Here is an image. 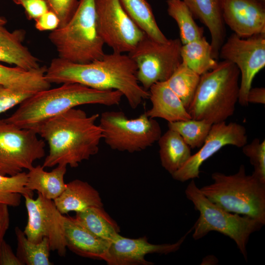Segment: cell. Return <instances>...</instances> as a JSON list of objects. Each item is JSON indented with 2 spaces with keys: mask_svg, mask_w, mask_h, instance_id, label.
Wrapping results in <instances>:
<instances>
[{
  "mask_svg": "<svg viewBox=\"0 0 265 265\" xmlns=\"http://www.w3.org/2000/svg\"><path fill=\"white\" fill-rule=\"evenodd\" d=\"M137 67L129 55L113 52L87 63H77L60 58L53 59L45 74L50 83H78L101 90H116L126 97L132 109L149 97L139 83Z\"/></svg>",
  "mask_w": 265,
  "mask_h": 265,
  "instance_id": "cell-1",
  "label": "cell"
},
{
  "mask_svg": "<svg viewBox=\"0 0 265 265\" xmlns=\"http://www.w3.org/2000/svg\"><path fill=\"white\" fill-rule=\"evenodd\" d=\"M98 113L88 116L75 107L44 121L34 130L48 143L43 166L61 165L74 168L99 151L102 131Z\"/></svg>",
  "mask_w": 265,
  "mask_h": 265,
  "instance_id": "cell-2",
  "label": "cell"
},
{
  "mask_svg": "<svg viewBox=\"0 0 265 265\" xmlns=\"http://www.w3.org/2000/svg\"><path fill=\"white\" fill-rule=\"evenodd\" d=\"M123 97L118 90H101L78 83H65L33 94L4 120L21 129H34L47 119L76 106L87 104L118 105Z\"/></svg>",
  "mask_w": 265,
  "mask_h": 265,
  "instance_id": "cell-3",
  "label": "cell"
},
{
  "mask_svg": "<svg viewBox=\"0 0 265 265\" xmlns=\"http://www.w3.org/2000/svg\"><path fill=\"white\" fill-rule=\"evenodd\" d=\"M239 76L237 65L224 60L201 75L187 108L191 118L214 124L226 121L232 116L238 102Z\"/></svg>",
  "mask_w": 265,
  "mask_h": 265,
  "instance_id": "cell-4",
  "label": "cell"
},
{
  "mask_svg": "<svg viewBox=\"0 0 265 265\" xmlns=\"http://www.w3.org/2000/svg\"><path fill=\"white\" fill-rule=\"evenodd\" d=\"M213 183L200 188L212 202L226 211L252 217L265 224V184L253 174L247 175L241 164L238 171L227 175L212 174Z\"/></svg>",
  "mask_w": 265,
  "mask_h": 265,
  "instance_id": "cell-5",
  "label": "cell"
},
{
  "mask_svg": "<svg viewBox=\"0 0 265 265\" xmlns=\"http://www.w3.org/2000/svg\"><path fill=\"white\" fill-rule=\"evenodd\" d=\"M48 37L58 57L70 62L87 63L106 54L97 30L95 0H80L68 22L52 31Z\"/></svg>",
  "mask_w": 265,
  "mask_h": 265,
  "instance_id": "cell-6",
  "label": "cell"
},
{
  "mask_svg": "<svg viewBox=\"0 0 265 265\" xmlns=\"http://www.w3.org/2000/svg\"><path fill=\"white\" fill-rule=\"evenodd\" d=\"M185 194L199 212L193 227V238L198 240L211 231L219 232L233 239L247 260L249 237L264 225L252 217L228 212L213 203L202 193L193 179L187 186Z\"/></svg>",
  "mask_w": 265,
  "mask_h": 265,
  "instance_id": "cell-7",
  "label": "cell"
},
{
  "mask_svg": "<svg viewBox=\"0 0 265 265\" xmlns=\"http://www.w3.org/2000/svg\"><path fill=\"white\" fill-rule=\"evenodd\" d=\"M99 125L103 139L111 149L134 153L141 151L158 141L161 135L159 123L146 112L128 119L121 111H107L100 117Z\"/></svg>",
  "mask_w": 265,
  "mask_h": 265,
  "instance_id": "cell-8",
  "label": "cell"
},
{
  "mask_svg": "<svg viewBox=\"0 0 265 265\" xmlns=\"http://www.w3.org/2000/svg\"><path fill=\"white\" fill-rule=\"evenodd\" d=\"M179 38L164 43L156 41L146 35L129 53L137 67L140 84L148 91L158 82L167 81L182 63Z\"/></svg>",
  "mask_w": 265,
  "mask_h": 265,
  "instance_id": "cell-9",
  "label": "cell"
},
{
  "mask_svg": "<svg viewBox=\"0 0 265 265\" xmlns=\"http://www.w3.org/2000/svg\"><path fill=\"white\" fill-rule=\"evenodd\" d=\"M33 129H21L0 118V174L13 176L30 170L45 154L44 141Z\"/></svg>",
  "mask_w": 265,
  "mask_h": 265,
  "instance_id": "cell-10",
  "label": "cell"
},
{
  "mask_svg": "<svg viewBox=\"0 0 265 265\" xmlns=\"http://www.w3.org/2000/svg\"><path fill=\"white\" fill-rule=\"evenodd\" d=\"M96 24L104 44L113 52L132 51L144 37V32L132 21L119 0H95Z\"/></svg>",
  "mask_w": 265,
  "mask_h": 265,
  "instance_id": "cell-11",
  "label": "cell"
},
{
  "mask_svg": "<svg viewBox=\"0 0 265 265\" xmlns=\"http://www.w3.org/2000/svg\"><path fill=\"white\" fill-rule=\"evenodd\" d=\"M219 58L237 65L241 76L238 103L248 105L249 90L256 75L265 66V33L241 38L232 34L219 52Z\"/></svg>",
  "mask_w": 265,
  "mask_h": 265,
  "instance_id": "cell-12",
  "label": "cell"
},
{
  "mask_svg": "<svg viewBox=\"0 0 265 265\" xmlns=\"http://www.w3.org/2000/svg\"><path fill=\"white\" fill-rule=\"evenodd\" d=\"M28 219L24 232L27 238L34 243L44 238L49 242L51 250L59 256H65L66 245L64 233V216L55 206L53 200L38 193L35 199L24 196Z\"/></svg>",
  "mask_w": 265,
  "mask_h": 265,
  "instance_id": "cell-13",
  "label": "cell"
},
{
  "mask_svg": "<svg viewBox=\"0 0 265 265\" xmlns=\"http://www.w3.org/2000/svg\"><path fill=\"white\" fill-rule=\"evenodd\" d=\"M247 138L245 128L240 124L224 121L212 124L200 149L172 177L182 182L199 178L200 167L206 160L226 145L242 147Z\"/></svg>",
  "mask_w": 265,
  "mask_h": 265,
  "instance_id": "cell-14",
  "label": "cell"
},
{
  "mask_svg": "<svg viewBox=\"0 0 265 265\" xmlns=\"http://www.w3.org/2000/svg\"><path fill=\"white\" fill-rule=\"evenodd\" d=\"M188 232H187L188 233ZM174 243L154 244L146 236L131 238L118 235L108 245L104 261L108 265H151L145 260L149 254H167L178 250L187 234Z\"/></svg>",
  "mask_w": 265,
  "mask_h": 265,
  "instance_id": "cell-15",
  "label": "cell"
},
{
  "mask_svg": "<svg viewBox=\"0 0 265 265\" xmlns=\"http://www.w3.org/2000/svg\"><path fill=\"white\" fill-rule=\"evenodd\" d=\"M222 16L236 35L247 38L265 33V2L259 0H222Z\"/></svg>",
  "mask_w": 265,
  "mask_h": 265,
  "instance_id": "cell-16",
  "label": "cell"
},
{
  "mask_svg": "<svg viewBox=\"0 0 265 265\" xmlns=\"http://www.w3.org/2000/svg\"><path fill=\"white\" fill-rule=\"evenodd\" d=\"M64 233L66 247L72 252L104 261L110 242L93 234L75 217L64 216Z\"/></svg>",
  "mask_w": 265,
  "mask_h": 265,
  "instance_id": "cell-17",
  "label": "cell"
},
{
  "mask_svg": "<svg viewBox=\"0 0 265 265\" xmlns=\"http://www.w3.org/2000/svg\"><path fill=\"white\" fill-rule=\"evenodd\" d=\"M194 18L200 21L209 29L212 57L217 60L219 52L226 37L225 24L222 16V0H182Z\"/></svg>",
  "mask_w": 265,
  "mask_h": 265,
  "instance_id": "cell-18",
  "label": "cell"
},
{
  "mask_svg": "<svg viewBox=\"0 0 265 265\" xmlns=\"http://www.w3.org/2000/svg\"><path fill=\"white\" fill-rule=\"evenodd\" d=\"M152 107L146 113L150 118L174 122L191 119L186 108L166 81L158 82L149 89Z\"/></svg>",
  "mask_w": 265,
  "mask_h": 265,
  "instance_id": "cell-19",
  "label": "cell"
},
{
  "mask_svg": "<svg viewBox=\"0 0 265 265\" xmlns=\"http://www.w3.org/2000/svg\"><path fill=\"white\" fill-rule=\"evenodd\" d=\"M26 34L23 29L10 32L4 26L0 28V62L27 70L40 66L38 58L23 44Z\"/></svg>",
  "mask_w": 265,
  "mask_h": 265,
  "instance_id": "cell-20",
  "label": "cell"
},
{
  "mask_svg": "<svg viewBox=\"0 0 265 265\" xmlns=\"http://www.w3.org/2000/svg\"><path fill=\"white\" fill-rule=\"evenodd\" d=\"M62 214L79 212L92 207H103L98 191L87 182L76 179L68 184L61 194L53 200Z\"/></svg>",
  "mask_w": 265,
  "mask_h": 265,
  "instance_id": "cell-21",
  "label": "cell"
},
{
  "mask_svg": "<svg viewBox=\"0 0 265 265\" xmlns=\"http://www.w3.org/2000/svg\"><path fill=\"white\" fill-rule=\"evenodd\" d=\"M47 67L25 70L15 66L10 67L0 64V85L24 92L35 94L47 89L51 83L45 78Z\"/></svg>",
  "mask_w": 265,
  "mask_h": 265,
  "instance_id": "cell-22",
  "label": "cell"
},
{
  "mask_svg": "<svg viewBox=\"0 0 265 265\" xmlns=\"http://www.w3.org/2000/svg\"><path fill=\"white\" fill-rule=\"evenodd\" d=\"M41 165L33 166L27 174L26 187L36 190L45 198L52 200L58 197L66 186L64 177L66 166L58 165L51 171L44 170Z\"/></svg>",
  "mask_w": 265,
  "mask_h": 265,
  "instance_id": "cell-23",
  "label": "cell"
},
{
  "mask_svg": "<svg viewBox=\"0 0 265 265\" xmlns=\"http://www.w3.org/2000/svg\"><path fill=\"white\" fill-rule=\"evenodd\" d=\"M158 142L161 164L171 175L180 169L191 156L190 147L172 130L168 129Z\"/></svg>",
  "mask_w": 265,
  "mask_h": 265,
  "instance_id": "cell-24",
  "label": "cell"
},
{
  "mask_svg": "<svg viewBox=\"0 0 265 265\" xmlns=\"http://www.w3.org/2000/svg\"><path fill=\"white\" fill-rule=\"evenodd\" d=\"M119 0L128 15L148 37L161 43L168 40L159 27L152 8L146 0Z\"/></svg>",
  "mask_w": 265,
  "mask_h": 265,
  "instance_id": "cell-25",
  "label": "cell"
},
{
  "mask_svg": "<svg viewBox=\"0 0 265 265\" xmlns=\"http://www.w3.org/2000/svg\"><path fill=\"white\" fill-rule=\"evenodd\" d=\"M182 62L200 76L215 68L218 64L212 56V49L206 37L182 45Z\"/></svg>",
  "mask_w": 265,
  "mask_h": 265,
  "instance_id": "cell-26",
  "label": "cell"
},
{
  "mask_svg": "<svg viewBox=\"0 0 265 265\" xmlns=\"http://www.w3.org/2000/svg\"><path fill=\"white\" fill-rule=\"evenodd\" d=\"M75 218L93 234L109 242L119 235V226L103 207H92L76 212Z\"/></svg>",
  "mask_w": 265,
  "mask_h": 265,
  "instance_id": "cell-27",
  "label": "cell"
},
{
  "mask_svg": "<svg viewBox=\"0 0 265 265\" xmlns=\"http://www.w3.org/2000/svg\"><path fill=\"white\" fill-rule=\"evenodd\" d=\"M166 4L168 15L178 25L182 45L204 36L203 28L196 23L191 12L182 0H167Z\"/></svg>",
  "mask_w": 265,
  "mask_h": 265,
  "instance_id": "cell-28",
  "label": "cell"
},
{
  "mask_svg": "<svg viewBox=\"0 0 265 265\" xmlns=\"http://www.w3.org/2000/svg\"><path fill=\"white\" fill-rule=\"evenodd\" d=\"M17 241L16 256L23 265H52L50 261L51 250L48 239L44 238L38 243L29 241L24 231L15 228Z\"/></svg>",
  "mask_w": 265,
  "mask_h": 265,
  "instance_id": "cell-29",
  "label": "cell"
},
{
  "mask_svg": "<svg viewBox=\"0 0 265 265\" xmlns=\"http://www.w3.org/2000/svg\"><path fill=\"white\" fill-rule=\"evenodd\" d=\"M200 76L182 62L166 81L168 86L180 99L186 109L194 96Z\"/></svg>",
  "mask_w": 265,
  "mask_h": 265,
  "instance_id": "cell-30",
  "label": "cell"
},
{
  "mask_svg": "<svg viewBox=\"0 0 265 265\" xmlns=\"http://www.w3.org/2000/svg\"><path fill=\"white\" fill-rule=\"evenodd\" d=\"M27 174L22 172L13 176L0 174V204L17 207L21 201V196L32 197L33 191L26 187Z\"/></svg>",
  "mask_w": 265,
  "mask_h": 265,
  "instance_id": "cell-31",
  "label": "cell"
},
{
  "mask_svg": "<svg viewBox=\"0 0 265 265\" xmlns=\"http://www.w3.org/2000/svg\"><path fill=\"white\" fill-rule=\"evenodd\" d=\"M212 125L203 120L192 118L168 122V129L177 132L191 149L200 148L203 145Z\"/></svg>",
  "mask_w": 265,
  "mask_h": 265,
  "instance_id": "cell-32",
  "label": "cell"
},
{
  "mask_svg": "<svg viewBox=\"0 0 265 265\" xmlns=\"http://www.w3.org/2000/svg\"><path fill=\"white\" fill-rule=\"evenodd\" d=\"M242 148L243 153L249 159L253 166L252 174L261 182L265 184V141L261 142L258 138Z\"/></svg>",
  "mask_w": 265,
  "mask_h": 265,
  "instance_id": "cell-33",
  "label": "cell"
},
{
  "mask_svg": "<svg viewBox=\"0 0 265 265\" xmlns=\"http://www.w3.org/2000/svg\"><path fill=\"white\" fill-rule=\"evenodd\" d=\"M49 10L53 12L59 20V27L65 25L75 12L80 0H46Z\"/></svg>",
  "mask_w": 265,
  "mask_h": 265,
  "instance_id": "cell-34",
  "label": "cell"
},
{
  "mask_svg": "<svg viewBox=\"0 0 265 265\" xmlns=\"http://www.w3.org/2000/svg\"><path fill=\"white\" fill-rule=\"evenodd\" d=\"M33 94L14 90L0 85V114L20 105Z\"/></svg>",
  "mask_w": 265,
  "mask_h": 265,
  "instance_id": "cell-35",
  "label": "cell"
},
{
  "mask_svg": "<svg viewBox=\"0 0 265 265\" xmlns=\"http://www.w3.org/2000/svg\"><path fill=\"white\" fill-rule=\"evenodd\" d=\"M14 3L24 8L28 20H35L49 10L46 0H12Z\"/></svg>",
  "mask_w": 265,
  "mask_h": 265,
  "instance_id": "cell-36",
  "label": "cell"
},
{
  "mask_svg": "<svg viewBox=\"0 0 265 265\" xmlns=\"http://www.w3.org/2000/svg\"><path fill=\"white\" fill-rule=\"evenodd\" d=\"M35 27L39 31H53L58 27L59 20L53 11L48 10L35 20Z\"/></svg>",
  "mask_w": 265,
  "mask_h": 265,
  "instance_id": "cell-37",
  "label": "cell"
},
{
  "mask_svg": "<svg viewBox=\"0 0 265 265\" xmlns=\"http://www.w3.org/2000/svg\"><path fill=\"white\" fill-rule=\"evenodd\" d=\"M0 265H23L4 240L0 248Z\"/></svg>",
  "mask_w": 265,
  "mask_h": 265,
  "instance_id": "cell-38",
  "label": "cell"
},
{
  "mask_svg": "<svg viewBox=\"0 0 265 265\" xmlns=\"http://www.w3.org/2000/svg\"><path fill=\"white\" fill-rule=\"evenodd\" d=\"M8 207L6 205L0 204V248L10 225V215Z\"/></svg>",
  "mask_w": 265,
  "mask_h": 265,
  "instance_id": "cell-39",
  "label": "cell"
},
{
  "mask_svg": "<svg viewBox=\"0 0 265 265\" xmlns=\"http://www.w3.org/2000/svg\"><path fill=\"white\" fill-rule=\"evenodd\" d=\"M248 104H265V88L264 87L251 88L247 97Z\"/></svg>",
  "mask_w": 265,
  "mask_h": 265,
  "instance_id": "cell-40",
  "label": "cell"
},
{
  "mask_svg": "<svg viewBox=\"0 0 265 265\" xmlns=\"http://www.w3.org/2000/svg\"><path fill=\"white\" fill-rule=\"evenodd\" d=\"M7 22V21L4 17L0 16V28L4 26Z\"/></svg>",
  "mask_w": 265,
  "mask_h": 265,
  "instance_id": "cell-41",
  "label": "cell"
},
{
  "mask_svg": "<svg viewBox=\"0 0 265 265\" xmlns=\"http://www.w3.org/2000/svg\"><path fill=\"white\" fill-rule=\"evenodd\" d=\"M259 0L262 1L264 2H265V0Z\"/></svg>",
  "mask_w": 265,
  "mask_h": 265,
  "instance_id": "cell-42",
  "label": "cell"
}]
</instances>
